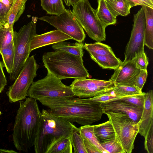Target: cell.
<instances>
[{
  "mask_svg": "<svg viewBox=\"0 0 153 153\" xmlns=\"http://www.w3.org/2000/svg\"><path fill=\"white\" fill-rule=\"evenodd\" d=\"M13 26L7 22L0 23V54L2 50L13 41Z\"/></svg>",
  "mask_w": 153,
  "mask_h": 153,
  "instance_id": "cell-24",
  "label": "cell"
},
{
  "mask_svg": "<svg viewBox=\"0 0 153 153\" xmlns=\"http://www.w3.org/2000/svg\"><path fill=\"white\" fill-rule=\"evenodd\" d=\"M146 25L145 13L142 7L134 15L133 27L125 49L124 61L132 60L137 54L144 51Z\"/></svg>",
  "mask_w": 153,
  "mask_h": 153,
  "instance_id": "cell-11",
  "label": "cell"
},
{
  "mask_svg": "<svg viewBox=\"0 0 153 153\" xmlns=\"http://www.w3.org/2000/svg\"><path fill=\"white\" fill-rule=\"evenodd\" d=\"M71 135L61 139L56 142L46 153H72L73 152Z\"/></svg>",
  "mask_w": 153,
  "mask_h": 153,
  "instance_id": "cell-25",
  "label": "cell"
},
{
  "mask_svg": "<svg viewBox=\"0 0 153 153\" xmlns=\"http://www.w3.org/2000/svg\"><path fill=\"white\" fill-rule=\"evenodd\" d=\"M130 6L132 7L137 5L146 6V5L140 0H126Z\"/></svg>",
  "mask_w": 153,
  "mask_h": 153,
  "instance_id": "cell-41",
  "label": "cell"
},
{
  "mask_svg": "<svg viewBox=\"0 0 153 153\" xmlns=\"http://www.w3.org/2000/svg\"><path fill=\"white\" fill-rule=\"evenodd\" d=\"M112 82L86 78L74 79L70 85L74 96L90 98L109 91L115 86Z\"/></svg>",
  "mask_w": 153,
  "mask_h": 153,
  "instance_id": "cell-12",
  "label": "cell"
},
{
  "mask_svg": "<svg viewBox=\"0 0 153 153\" xmlns=\"http://www.w3.org/2000/svg\"><path fill=\"white\" fill-rule=\"evenodd\" d=\"M80 134L83 137L85 138L94 145L102 153H108L101 146L100 142L94 132V126H83L79 128Z\"/></svg>",
  "mask_w": 153,
  "mask_h": 153,
  "instance_id": "cell-28",
  "label": "cell"
},
{
  "mask_svg": "<svg viewBox=\"0 0 153 153\" xmlns=\"http://www.w3.org/2000/svg\"><path fill=\"white\" fill-rule=\"evenodd\" d=\"M1 111H0V115L1 114Z\"/></svg>",
  "mask_w": 153,
  "mask_h": 153,
  "instance_id": "cell-46",
  "label": "cell"
},
{
  "mask_svg": "<svg viewBox=\"0 0 153 153\" xmlns=\"http://www.w3.org/2000/svg\"><path fill=\"white\" fill-rule=\"evenodd\" d=\"M100 143L108 153H126L115 137Z\"/></svg>",
  "mask_w": 153,
  "mask_h": 153,
  "instance_id": "cell-32",
  "label": "cell"
},
{
  "mask_svg": "<svg viewBox=\"0 0 153 153\" xmlns=\"http://www.w3.org/2000/svg\"><path fill=\"white\" fill-rule=\"evenodd\" d=\"M112 90L117 96L122 97L142 94L144 93L134 86L115 85Z\"/></svg>",
  "mask_w": 153,
  "mask_h": 153,
  "instance_id": "cell-31",
  "label": "cell"
},
{
  "mask_svg": "<svg viewBox=\"0 0 153 153\" xmlns=\"http://www.w3.org/2000/svg\"><path fill=\"white\" fill-rule=\"evenodd\" d=\"M112 89L95 97L90 98V99L94 102L102 103L114 100L119 99L122 97L117 96Z\"/></svg>",
  "mask_w": 153,
  "mask_h": 153,
  "instance_id": "cell-34",
  "label": "cell"
},
{
  "mask_svg": "<svg viewBox=\"0 0 153 153\" xmlns=\"http://www.w3.org/2000/svg\"><path fill=\"white\" fill-rule=\"evenodd\" d=\"M14 0H0V23L9 11Z\"/></svg>",
  "mask_w": 153,
  "mask_h": 153,
  "instance_id": "cell-37",
  "label": "cell"
},
{
  "mask_svg": "<svg viewBox=\"0 0 153 153\" xmlns=\"http://www.w3.org/2000/svg\"><path fill=\"white\" fill-rule=\"evenodd\" d=\"M93 130L95 135L100 143L115 137L113 127L109 120L104 123L94 126Z\"/></svg>",
  "mask_w": 153,
  "mask_h": 153,
  "instance_id": "cell-19",
  "label": "cell"
},
{
  "mask_svg": "<svg viewBox=\"0 0 153 153\" xmlns=\"http://www.w3.org/2000/svg\"><path fill=\"white\" fill-rule=\"evenodd\" d=\"M114 70V73L109 80L115 85L130 86H134L135 81L140 71L132 60L124 61Z\"/></svg>",
  "mask_w": 153,
  "mask_h": 153,
  "instance_id": "cell-14",
  "label": "cell"
},
{
  "mask_svg": "<svg viewBox=\"0 0 153 153\" xmlns=\"http://www.w3.org/2000/svg\"><path fill=\"white\" fill-rule=\"evenodd\" d=\"M144 138L145 149L148 153H153V126L151 127Z\"/></svg>",
  "mask_w": 153,
  "mask_h": 153,
  "instance_id": "cell-36",
  "label": "cell"
},
{
  "mask_svg": "<svg viewBox=\"0 0 153 153\" xmlns=\"http://www.w3.org/2000/svg\"><path fill=\"white\" fill-rule=\"evenodd\" d=\"M37 100L49 108V111L54 116L83 126L99 120L103 114L101 103L90 98H43Z\"/></svg>",
  "mask_w": 153,
  "mask_h": 153,
  "instance_id": "cell-1",
  "label": "cell"
},
{
  "mask_svg": "<svg viewBox=\"0 0 153 153\" xmlns=\"http://www.w3.org/2000/svg\"><path fill=\"white\" fill-rule=\"evenodd\" d=\"M41 6L47 13L59 15L66 9L62 0H40Z\"/></svg>",
  "mask_w": 153,
  "mask_h": 153,
  "instance_id": "cell-27",
  "label": "cell"
},
{
  "mask_svg": "<svg viewBox=\"0 0 153 153\" xmlns=\"http://www.w3.org/2000/svg\"><path fill=\"white\" fill-rule=\"evenodd\" d=\"M36 22L35 19H33L21 27L18 32H14V58L13 69L10 74L11 80L16 79L29 56L31 42L33 37L36 34Z\"/></svg>",
  "mask_w": 153,
  "mask_h": 153,
  "instance_id": "cell-5",
  "label": "cell"
},
{
  "mask_svg": "<svg viewBox=\"0 0 153 153\" xmlns=\"http://www.w3.org/2000/svg\"><path fill=\"white\" fill-rule=\"evenodd\" d=\"M153 90H150L144 95V102L138 132L144 137L153 126Z\"/></svg>",
  "mask_w": 153,
  "mask_h": 153,
  "instance_id": "cell-16",
  "label": "cell"
},
{
  "mask_svg": "<svg viewBox=\"0 0 153 153\" xmlns=\"http://www.w3.org/2000/svg\"><path fill=\"white\" fill-rule=\"evenodd\" d=\"M100 106L103 114L113 113L124 114L137 123L140 122L143 108L129 104L120 99L102 102Z\"/></svg>",
  "mask_w": 153,
  "mask_h": 153,
  "instance_id": "cell-13",
  "label": "cell"
},
{
  "mask_svg": "<svg viewBox=\"0 0 153 153\" xmlns=\"http://www.w3.org/2000/svg\"><path fill=\"white\" fill-rule=\"evenodd\" d=\"M34 147L36 153H46L56 141L71 135L75 126L72 123L43 109Z\"/></svg>",
  "mask_w": 153,
  "mask_h": 153,
  "instance_id": "cell-4",
  "label": "cell"
},
{
  "mask_svg": "<svg viewBox=\"0 0 153 153\" xmlns=\"http://www.w3.org/2000/svg\"><path fill=\"white\" fill-rule=\"evenodd\" d=\"M105 2L110 12L116 18L119 15L126 16L130 13L131 7L126 0Z\"/></svg>",
  "mask_w": 153,
  "mask_h": 153,
  "instance_id": "cell-22",
  "label": "cell"
},
{
  "mask_svg": "<svg viewBox=\"0 0 153 153\" xmlns=\"http://www.w3.org/2000/svg\"><path fill=\"white\" fill-rule=\"evenodd\" d=\"M2 56L4 66L7 73L10 74L13 69L14 58V50L13 41L2 51Z\"/></svg>",
  "mask_w": 153,
  "mask_h": 153,
  "instance_id": "cell-29",
  "label": "cell"
},
{
  "mask_svg": "<svg viewBox=\"0 0 153 153\" xmlns=\"http://www.w3.org/2000/svg\"><path fill=\"white\" fill-rule=\"evenodd\" d=\"M83 138L85 148L87 153H102L96 147L88 140L85 138Z\"/></svg>",
  "mask_w": 153,
  "mask_h": 153,
  "instance_id": "cell-40",
  "label": "cell"
},
{
  "mask_svg": "<svg viewBox=\"0 0 153 153\" xmlns=\"http://www.w3.org/2000/svg\"><path fill=\"white\" fill-rule=\"evenodd\" d=\"M3 65L0 60V93L7 85V81L3 70Z\"/></svg>",
  "mask_w": 153,
  "mask_h": 153,
  "instance_id": "cell-39",
  "label": "cell"
},
{
  "mask_svg": "<svg viewBox=\"0 0 153 153\" xmlns=\"http://www.w3.org/2000/svg\"><path fill=\"white\" fill-rule=\"evenodd\" d=\"M146 6L153 8V1L151 0H140Z\"/></svg>",
  "mask_w": 153,
  "mask_h": 153,
  "instance_id": "cell-43",
  "label": "cell"
},
{
  "mask_svg": "<svg viewBox=\"0 0 153 153\" xmlns=\"http://www.w3.org/2000/svg\"><path fill=\"white\" fill-rule=\"evenodd\" d=\"M91 58L100 67L104 69L115 70L122 62L115 55H90Z\"/></svg>",
  "mask_w": 153,
  "mask_h": 153,
  "instance_id": "cell-21",
  "label": "cell"
},
{
  "mask_svg": "<svg viewBox=\"0 0 153 153\" xmlns=\"http://www.w3.org/2000/svg\"><path fill=\"white\" fill-rule=\"evenodd\" d=\"M39 67L34 55L29 57L14 83L6 92L11 103L26 99L27 91L37 76L36 72Z\"/></svg>",
  "mask_w": 153,
  "mask_h": 153,
  "instance_id": "cell-9",
  "label": "cell"
},
{
  "mask_svg": "<svg viewBox=\"0 0 153 153\" xmlns=\"http://www.w3.org/2000/svg\"><path fill=\"white\" fill-rule=\"evenodd\" d=\"M52 47L54 50L62 51L82 57L83 56L84 44L82 42L71 43L64 41L53 44Z\"/></svg>",
  "mask_w": 153,
  "mask_h": 153,
  "instance_id": "cell-20",
  "label": "cell"
},
{
  "mask_svg": "<svg viewBox=\"0 0 153 153\" xmlns=\"http://www.w3.org/2000/svg\"><path fill=\"white\" fill-rule=\"evenodd\" d=\"M42 60L48 72L61 80L89 77L82 57L56 50L44 53Z\"/></svg>",
  "mask_w": 153,
  "mask_h": 153,
  "instance_id": "cell-3",
  "label": "cell"
},
{
  "mask_svg": "<svg viewBox=\"0 0 153 153\" xmlns=\"http://www.w3.org/2000/svg\"><path fill=\"white\" fill-rule=\"evenodd\" d=\"M132 60L140 70H147L149 62L144 51L137 54Z\"/></svg>",
  "mask_w": 153,
  "mask_h": 153,
  "instance_id": "cell-35",
  "label": "cell"
},
{
  "mask_svg": "<svg viewBox=\"0 0 153 153\" xmlns=\"http://www.w3.org/2000/svg\"><path fill=\"white\" fill-rule=\"evenodd\" d=\"M84 49L89 53L90 55H115L110 46L100 42H96L93 44L85 43L84 45Z\"/></svg>",
  "mask_w": 153,
  "mask_h": 153,
  "instance_id": "cell-26",
  "label": "cell"
},
{
  "mask_svg": "<svg viewBox=\"0 0 153 153\" xmlns=\"http://www.w3.org/2000/svg\"><path fill=\"white\" fill-rule=\"evenodd\" d=\"M39 19L47 22L77 42H83L85 38L82 27L71 10L66 9L59 15L43 16Z\"/></svg>",
  "mask_w": 153,
  "mask_h": 153,
  "instance_id": "cell-10",
  "label": "cell"
},
{
  "mask_svg": "<svg viewBox=\"0 0 153 153\" xmlns=\"http://www.w3.org/2000/svg\"><path fill=\"white\" fill-rule=\"evenodd\" d=\"M72 6V13L88 36L97 42L105 41L106 27L99 20L96 10L89 1L81 0Z\"/></svg>",
  "mask_w": 153,
  "mask_h": 153,
  "instance_id": "cell-6",
  "label": "cell"
},
{
  "mask_svg": "<svg viewBox=\"0 0 153 153\" xmlns=\"http://www.w3.org/2000/svg\"><path fill=\"white\" fill-rule=\"evenodd\" d=\"M26 1L27 0H14L9 11L4 16L2 22H7L13 26L23 13Z\"/></svg>",
  "mask_w": 153,
  "mask_h": 153,
  "instance_id": "cell-18",
  "label": "cell"
},
{
  "mask_svg": "<svg viewBox=\"0 0 153 153\" xmlns=\"http://www.w3.org/2000/svg\"><path fill=\"white\" fill-rule=\"evenodd\" d=\"M146 20L144 31V45L153 49V8L142 6Z\"/></svg>",
  "mask_w": 153,
  "mask_h": 153,
  "instance_id": "cell-17",
  "label": "cell"
},
{
  "mask_svg": "<svg viewBox=\"0 0 153 153\" xmlns=\"http://www.w3.org/2000/svg\"><path fill=\"white\" fill-rule=\"evenodd\" d=\"M61 80L48 72L45 77L33 82L27 96L36 100L43 98L73 97L70 86L65 85Z\"/></svg>",
  "mask_w": 153,
  "mask_h": 153,
  "instance_id": "cell-7",
  "label": "cell"
},
{
  "mask_svg": "<svg viewBox=\"0 0 153 153\" xmlns=\"http://www.w3.org/2000/svg\"><path fill=\"white\" fill-rule=\"evenodd\" d=\"M25 100L19 101L12 136L16 149L27 153L34 146L42 114L37 100L30 97Z\"/></svg>",
  "mask_w": 153,
  "mask_h": 153,
  "instance_id": "cell-2",
  "label": "cell"
},
{
  "mask_svg": "<svg viewBox=\"0 0 153 153\" xmlns=\"http://www.w3.org/2000/svg\"><path fill=\"white\" fill-rule=\"evenodd\" d=\"M70 39H73L57 29L40 35L36 34L32 39L30 50L31 52L39 48Z\"/></svg>",
  "mask_w": 153,
  "mask_h": 153,
  "instance_id": "cell-15",
  "label": "cell"
},
{
  "mask_svg": "<svg viewBox=\"0 0 153 153\" xmlns=\"http://www.w3.org/2000/svg\"><path fill=\"white\" fill-rule=\"evenodd\" d=\"M0 153H16L17 152L13 150L0 149Z\"/></svg>",
  "mask_w": 153,
  "mask_h": 153,
  "instance_id": "cell-44",
  "label": "cell"
},
{
  "mask_svg": "<svg viewBox=\"0 0 153 153\" xmlns=\"http://www.w3.org/2000/svg\"><path fill=\"white\" fill-rule=\"evenodd\" d=\"M145 93L144 92L142 94L123 97L119 99L133 105L143 108Z\"/></svg>",
  "mask_w": 153,
  "mask_h": 153,
  "instance_id": "cell-33",
  "label": "cell"
},
{
  "mask_svg": "<svg viewBox=\"0 0 153 153\" xmlns=\"http://www.w3.org/2000/svg\"><path fill=\"white\" fill-rule=\"evenodd\" d=\"M111 123L115 137L127 153H131L138 133L139 122H134L125 114L108 113L106 114Z\"/></svg>",
  "mask_w": 153,
  "mask_h": 153,
  "instance_id": "cell-8",
  "label": "cell"
},
{
  "mask_svg": "<svg viewBox=\"0 0 153 153\" xmlns=\"http://www.w3.org/2000/svg\"><path fill=\"white\" fill-rule=\"evenodd\" d=\"M148 75L147 70H140L134 83V86L142 90Z\"/></svg>",
  "mask_w": 153,
  "mask_h": 153,
  "instance_id": "cell-38",
  "label": "cell"
},
{
  "mask_svg": "<svg viewBox=\"0 0 153 153\" xmlns=\"http://www.w3.org/2000/svg\"><path fill=\"white\" fill-rule=\"evenodd\" d=\"M98 6L96 10L99 20L106 27L115 24L117 21L116 18L110 12L105 0H98Z\"/></svg>",
  "mask_w": 153,
  "mask_h": 153,
  "instance_id": "cell-23",
  "label": "cell"
},
{
  "mask_svg": "<svg viewBox=\"0 0 153 153\" xmlns=\"http://www.w3.org/2000/svg\"><path fill=\"white\" fill-rule=\"evenodd\" d=\"M116 0H105V1L108 2H113L115 1Z\"/></svg>",
  "mask_w": 153,
  "mask_h": 153,
  "instance_id": "cell-45",
  "label": "cell"
},
{
  "mask_svg": "<svg viewBox=\"0 0 153 153\" xmlns=\"http://www.w3.org/2000/svg\"><path fill=\"white\" fill-rule=\"evenodd\" d=\"M66 5L68 6L73 5L81 0H63Z\"/></svg>",
  "mask_w": 153,
  "mask_h": 153,
  "instance_id": "cell-42",
  "label": "cell"
},
{
  "mask_svg": "<svg viewBox=\"0 0 153 153\" xmlns=\"http://www.w3.org/2000/svg\"><path fill=\"white\" fill-rule=\"evenodd\" d=\"M73 152L87 153L85 148L83 138L80 134L79 128L75 126L71 135Z\"/></svg>",
  "mask_w": 153,
  "mask_h": 153,
  "instance_id": "cell-30",
  "label": "cell"
}]
</instances>
